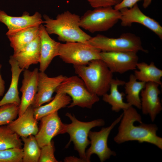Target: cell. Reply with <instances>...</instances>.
Here are the masks:
<instances>
[{
    "label": "cell",
    "mask_w": 162,
    "mask_h": 162,
    "mask_svg": "<svg viewBox=\"0 0 162 162\" xmlns=\"http://www.w3.org/2000/svg\"><path fill=\"white\" fill-rule=\"evenodd\" d=\"M123 110L118 133L114 138L115 142L118 144L133 141L145 142L162 150V138L157 135V126L143 123L140 114L133 106Z\"/></svg>",
    "instance_id": "1"
},
{
    "label": "cell",
    "mask_w": 162,
    "mask_h": 162,
    "mask_svg": "<svg viewBox=\"0 0 162 162\" xmlns=\"http://www.w3.org/2000/svg\"><path fill=\"white\" fill-rule=\"evenodd\" d=\"M43 17L44 26L48 33L57 35L59 41L86 43L91 38L81 28L80 16L75 14L66 11L58 14L55 19L46 14Z\"/></svg>",
    "instance_id": "2"
},
{
    "label": "cell",
    "mask_w": 162,
    "mask_h": 162,
    "mask_svg": "<svg viewBox=\"0 0 162 162\" xmlns=\"http://www.w3.org/2000/svg\"><path fill=\"white\" fill-rule=\"evenodd\" d=\"M74 67L92 93L103 96L110 90L113 73L101 59L93 60L87 65H74Z\"/></svg>",
    "instance_id": "3"
},
{
    "label": "cell",
    "mask_w": 162,
    "mask_h": 162,
    "mask_svg": "<svg viewBox=\"0 0 162 162\" xmlns=\"http://www.w3.org/2000/svg\"><path fill=\"white\" fill-rule=\"evenodd\" d=\"M121 13L112 7H99L88 10L80 17V27L89 32L108 30L120 20Z\"/></svg>",
    "instance_id": "4"
},
{
    "label": "cell",
    "mask_w": 162,
    "mask_h": 162,
    "mask_svg": "<svg viewBox=\"0 0 162 162\" xmlns=\"http://www.w3.org/2000/svg\"><path fill=\"white\" fill-rule=\"evenodd\" d=\"M86 43L93 46L103 52L139 51L147 53L142 45L140 38L130 33L122 34L117 38H110L98 34L91 38Z\"/></svg>",
    "instance_id": "5"
},
{
    "label": "cell",
    "mask_w": 162,
    "mask_h": 162,
    "mask_svg": "<svg viewBox=\"0 0 162 162\" xmlns=\"http://www.w3.org/2000/svg\"><path fill=\"white\" fill-rule=\"evenodd\" d=\"M65 115L71 122L70 124H65V133H68L70 136V140L66 147H68L70 143L73 142L74 148L78 152L80 158L87 162L86 158V149L90 144V141L88 139L89 132L93 128L104 125L105 122L100 118L89 122H82L77 119L74 115L70 113H66Z\"/></svg>",
    "instance_id": "6"
},
{
    "label": "cell",
    "mask_w": 162,
    "mask_h": 162,
    "mask_svg": "<svg viewBox=\"0 0 162 162\" xmlns=\"http://www.w3.org/2000/svg\"><path fill=\"white\" fill-rule=\"evenodd\" d=\"M55 92L65 93L70 97L72 101L68 108L77 106L90 109L99 100L98 96L90 92L82 80L76 76L67 77L57 87Z\"/></svg>",
    "instance_id": "7"
},
{
    "label": "cell",
    "mask_w": 162,
    "mask_h": 162,
    "mask_svg": "<svg viewBox=\"0 0 162 162\" xmlns=\"http://www.w3.org/2000/svg\"><path fill=\"white\" fill-rule=\"evenodd\" d=\"M99 49L86 43H60L58 56L64 62L74 65L88 64L91 61L100 59Z\"/></svg>",
    "instance_id": "8"
},
{
    "label": "cell",
    "mask_w": 162,
    "mask_h": 162,
    "mask_svg": "<svg viewBox=\"0 0 162 162\" xmlns=\"http://www.w3.org/2000/svg\"><path fill=\"white\" fill-rule=\"evenodd\" d=\"M123 113L110 126L103 128L99 131H90L88 137L90 140L91 146L86 152V158L87 162L90 161L91 156L93 154H96L101 162L109 159L112 156H116V153L108 147L107 141L111 131L120 122Z\"/></svg>",
    "instance_id": "9"
},
{
    "label": "cell",
    "mask_w": 162,
    "mask_h": 162,
    "mask_svg": "<svg viewBox=\"0 0 162 162\" xmlns=\"http://www.w3.org/2000/svg\"><path fill=\"white\" fill-rule=\"evenodd\" d=\"M137 53L133 51H101L100 55L113 73L122 74L136 69L139 60Z\"/></svg>",
    "instance_id": "10"
},
{
    "label": "cell",
    "mask_w": 162,
    "mask_h": 162,
    "mask_svg": "<svg viewBox=\"0 0 162 162\" xmlns=\"http://www.w3.org/2000/svg\"><path fill=\"white\" fill-rule=\"evenodd\" d=\"M40 120V129L34 136L40 148L50 142L55 136L65 133V124L61 121L58 111L45 116Z\"/></svg>",
    "instance_id": "11"
},
{
    "label": "cell",
    "mask_w": 162,
    "mask_h": 162,
    "mask_svg": "<svg viewBox=\"0 0 162 162\" xmlns=\"http://www.w3.org/2000/svg\"><path fill=\"white\" fill-rule=\"evenodd\" d=\"M67 77L60 75L50 77L45 72H38L37 77L38 91L32 105L34 108L49 102L53 98L52 95L57 87Z\"/></svg>",
    "instance_id": "12"
},
{
    "label": "cell",
    "mask_w": 162,
    "mask_h": 162,
    "mask_svg": "<svg viewBox=\"0 0 162 162\" xmlns=\"http://www.w3.org/2000/svg\"><path fill=\"white\" fill-rule=\"evenodd\" d=\"M119 10L121 14L120 20L122 26H130L134 22L140 24L152 31L162 40V26L157 21L145 14L137 4L131 8H123Z\"/></svg>",
    "instance_id": "13"
},
{
    "label": "cell",
    "mask_w": 162,
    "mask_h": 162,
    "mask_svg": "<svg viewBox=\"0 0 162 162\" xmlns=\"http://www.w3.org/2000/svg\"><path fill=\"white\" fill-rule=\"evenodd\" d=\"M160 85L156 83H146L145 86L141 92V109L142 113L149 115L151 121L155 120L157 115L162 110L159 95Z\"/></svg>",
    "instance_id": "14"
},
{
    "label": "cell",
    "mask_w": 162,
    "mask_h": 162,
    "mask_svg": "<svg viewBox=\"0 0 162 162\" xmlns=\"http://www.w3.org/2000/svg\"><path fill=\"white\" fill-rule=\"evenodd\" d=\"M0 22L7 26L8 30L6 35L30 27L40 26L44 23L41 14L38 12L30 15L26 11L21 16H14L9 15L1 10H0Z\"/></svg>",
    "instance_id": "15"
},
{
    "label": "cell",
    "mask_w": 162,
    "mask_h": 162,
    "mask_svg": "<svg viewBox=\"0 0 162 162\" xmlns=\"http://www.w3.org/2000/svg\"><path fill=\"white\" fill-rule=\"evenodd\" d=\"M38 69L32 71L24 70L22 85L20 90L22 93L20 103L19 106L18 116L21 115L27 108L31 105L38 91L37 77Z\"/></svg>",
    "instance_id": "16"
},
{
    "label": "cell",
    "mask_w": 162,
    "mask_h": 162,
    "mask_svg": "<svg viewBox=\"0 0 162 162\" xmlns=\"http://www.w3.org/2000/svg\"><path fill=\"white\" fill-rule=\"evenodd\" d=\"M39 36L41 42L39 70L45 72L53 58L58 56L61 43L52 39L42 24L40 26Z\"/></svg>",
    "instance_id": "17"
},
{
    "label": "cell",
    "mask_w": 162,
    "mask_h": 162,
    "mask_svg": "<svg viewBox=\"0 0 162 162\" xmlns=\"http://www.w3.org/2000/svg\"><path fill=\"white\" fill-rule=\"evenodd\" d=\"M34 108L30 105L17 118L7 125L21 137L35 136L38 131V120L34 116Z\"/></svg>",
    "instance_id": "18"
},
{
    "label": "cell",
    "mask_w": 162,
    "mask_h": 162,
    "mask_svg": "<svg viewBox=\"0 0 162 162\" xmlns=\"http://www.w3.org/2000/svg\"><path fill=\"white\" fill-rule=\"evenodd\" d=\"M40 49V40L39 35L23 49L14 53L12 56L20 68L24 70L28 69L31 65L39 63Z\"/></svg>",
    "instance_id": "19"
},
{
    "label": "cell",
    "mask_w": 162,
    "mask_h": 162,
    "mask_svg": "<svg viewBox=\"0 0 162 162\" xmlns=\"http://www.w3.org/2000/svg\"><path fill=\"white\" fill-rule=\"evenodd\" d=\"M9 63L11 66V81L8 89L0 100V106L7 104H13L19 106L20 103L18 84L20 75L24 70L20 67L17 62L12 56L10 57Z\"/></svg>",
    "instance_id": "20"
},
{
    "label": "cell",
    "mask_w": 162,
    "mask_h": 162,
    "mask_svg": "<svg viewBox=\"0 0 162 162\" xmlns=\"http://www.w3.org/2000/svg\"><path fill=\"white\" fill-rule=\"evenodd\" d=\"M40 26L30 27L7 35L14 53L23 49L39 35Z\"/></svg>",
    "instance_id": "21"
},
{
    "label": "cell",
    "mask_w": 162,
    "mask_h": 162,
    "mask_svg": "<svg viewBox=\"0 0 162 162\" xmlns=\"http://www.w3.org/2000/svg\"><path fill=\"white\" fill-rule=\"evenodd\" d=\"M125 82L118 79H112L110 84V93H107L103 96V101L110 104L112 110L116 112L126 109L131 106L124 101L123 97L125 94L123 92H119L118 90V86L124 85Z\"/></svg>",
    "instance_id": "22"
},
{
    "label": "cell",
    "mask_w": 162,
    "mask_h": 162,
    "mask_svg": "<svg viewBox=\"0 0 162 162\" xmlns=\"http://www.w3.org/2000/svg\"><path fill=\"white\" fill-rule=\"evenodd\" d=\"M53 99L48 104L34 108V116L37 120L42 117L58 111L61 108L65 107L70 104L71 98L68 94L60 92H57Z\"/></svg>",
    "instance_id": "23"
},
{
    "label": "cell",
    "mask_w": 162,
    "mask_h": 162,
    "mask_svg": "<svg viewBox=\"0 0 162 162\" xmlns=\"http://www.w3.org/2000/svg\"><path fill=\"white\" fill-rule=\"evenodd\" d=\"M136 68L139 70H135L134 74L138 80L146 83L155 82L162 85V70L157 68L153 62L149 64L144 62H138Z\"/></svg>",
    "instance_id": "24"
},
{
    "label": "cell",
    "mask_w": 162,
    "mask_h": 162,
    "mask_svg": "<svg viewBox=\"0 0 162 162\" xmlns=\"http://www.w3.org/2000/svg\"><path fill=\"white\" fill-rule=\"evenodd\" d=\"M146 84L144 82L137 81L134 74L130 75L128 81L125 82L124 85L125 93L127 94L126 101L130 106L140 109V94L144 88Z\"/></svg>",
    "instance_id": "25"
},
{
    "label": "cell",
    "mask_w": 162,
    "mask_h": 162,
    "mask_svg": "<svg viewBox=\"0 0 162 162\" xmlns=\"http://www.w3.org/2000/svg\"><path fill=\"white\" fill-rule=\"evenodd\" d=\"M24 142L23 162H38L41 148L33 135L21 137Z\"/></svg>",
    "instance_id": "26"
},
{
    "label": "cell",
    "mask_w": 162,
    "mask_h": 162,
    "mask_svg": "<svg viewBox=\"0 0 162 162\" xmlns=\"http://www.w3.org/2000/svg\"><path fill=\"white\" fill-rule=\"evenodd\" d=\"M19 136L7 125L0 126V150L21 148L22 143Z\"/></svg>",
    "instance_id": "27"
},
{
    "label": "cell",
    "mask_w": 162,
    "mask_h": 162,
    "mask_svg": "<svg viewBox=\"0 0 162 162\" xmlns=\"http://www.w3.org/2000/svg\"><path fill=\"white\" fill-rule=\"evenodd\" d=\"M19 106L7 104L0 106V126L7 125L14 120L19 114Z\"/></svg>",
    "instance_id": "28"
},
{
    "label": "cell",
    "mask_w": 162,
    "mask_h": 162,
    "mask_svg": "<svg viewBox=\"0 0 162 162\" xmlns=\"http://www.w3.org/2000/svg\"><path fill=\"white\" fill-rule=\"evenodd\" d=\"M23 156L21 148L0 150V162H22Z\"/></svg>",
    "instance_id": "29"
},
{
    "label": "cell",
    "mask_w": 162,
    "mask_h": 162,
    "mask_svg": "<svg viewBox=\"0 0 162 162\" xmlns=\"http://www.w3.org/2000/svg\"><path fill=\"white\" fill-rule=\"evenodd\" d=\"M55 148L53 141L41 148L39 162H57L54 155Z\"/></svg>",
    "instance_id": "30"
},
{
    "label": "cell",
    "mask_w": 162,
    "mask_h": 162,
    "mask_svg": "<svg viewBox=\"0 0 162 162\" xmlns=\"http://www.w3.org/2000/svg\"><path fill=\"white\" fill-rule=\"evenodd\" d=\"M91 6L94 8L115 6L122 0H86Z\"/></svg>",
    "instance_id": "31"
},
{
    "label": "cell",
    "mask_w": 162,
    "mask_h": 162,
    "mask_svg": "<svg viewBox=\"0 0 162 162\" xmlns=\"http://www.w3.org/2000/svg\"><path fill=\"white\" fill-rule=\"evenodd\" d=\"M141 0H122L119 4L114 6V8L118 10L123 8H130Z\"/></svg>",
    "instance_id": "32"
},
{
    "label": "cell",
    "mask_w": 162,
    "mask_h": 162,
    "mask_svg": "<svg viewBox=\"0 0 162 162\" xmlns=\"http://www.w3.org/2000/svg\"><path fill=\"white\" fill-rule=\"evenodd\" d=\"M64 161L66 162H86V160L80 158H78L74 156H69L65 158Z\"/></svg>",
    "instance_id": "33"
},
{
    "label": "cell",
    "mask_w": 162,
    "mask_h": 162,
    "mask_svg": "<svg viewBox=\"0 0 162 162\" xmlns=\"http://www.w3.org/2000/svg\"><path fill=\"white\" fill-rule=\"evenodd\" d=\"M2 67V65L0 64V98L3 96L5 91V82L2 77L0 72Z\"/></svg>",
    "instance_id": "34"
},
{
    "label": "cell",
    "mask_w": 162,
    "mask_h": 162,
    "mask_svg": "<svg viewBox=\"0 0 162 162\" xmlns=\"http://www.w3.org/2000/svg\"><path fill=\"white\" fill-rule=\"evenodd\" d=\"M143 7L144 8H146L151 4L152 0H143Z\"/></svg>",
    "instance_id": "35"
}]
</instances>
